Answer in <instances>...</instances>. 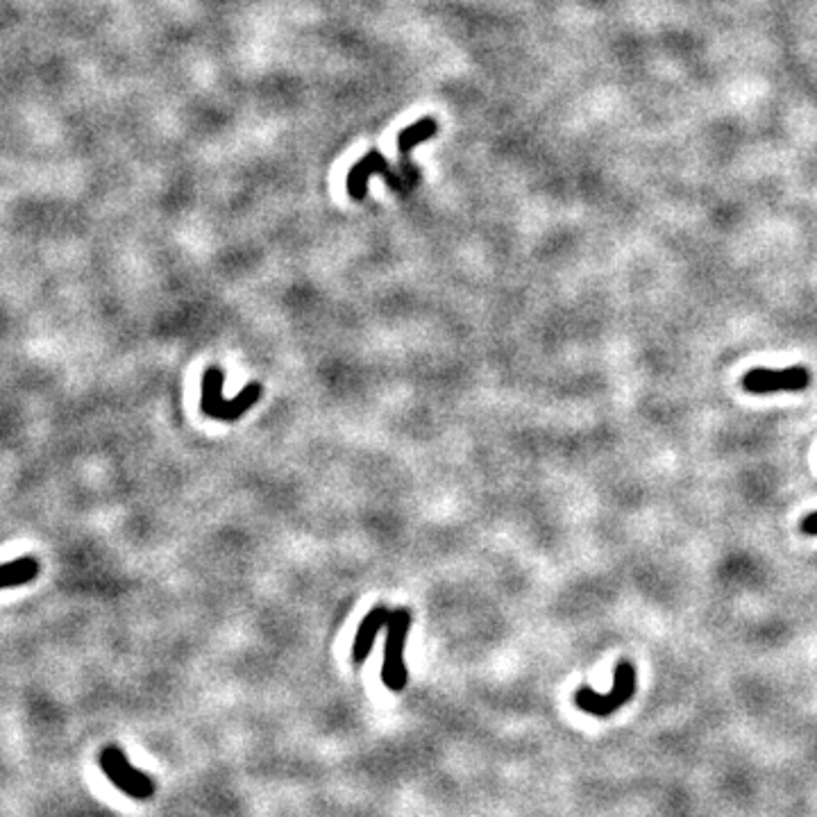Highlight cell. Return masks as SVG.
<instances>
[{
	"instance_id": "1",
	"label": "cell",
	"mask_w": 817,
	"mask_h": 817,
	"mask_svg": "<svg viewBox=\"0 0 817 817\" xmlns=\"http://www.w3.org/2000/svg\"><path fill=\"white\" fill-rule=\"evenodd\" d=\"M635 694V667L629 661H620L613 670L611 693L599 694L590 685H579L575 690V704L579 711L595 717H608L620 711Z\"/></svg>"
},
{
	"instance_id": "2",
	"label": "cell",
	"mask_w": 817,
	"mask_h": 817,
	"mask_svg": "<svg viewBox=\"0 0 817 817\" xmlns=\"http://www.w3.org/2000/svg\"><path fill=\"white\" fill-rule=\"evenodd\" d=\"M261 398V386L250 384L241 390L236 398L225 399L222 398V370L221 368H209L204 372L202 379V399H200V407L202 413L209 418H218V420H236L239 416H243L250 407L259 402Z\"/></svg>"
},
{
	"instance_id": "3",
	"label": "cell",
	"mask_w": 817,
	"mask_h": 817,
	"mask_svg": "<svg viewBox=\"0 0 817 817\" xmlns=\"http://www.w3.org/2000/svg\"><path fill=\"white\" fill-rule=\"evenodd\" d=\"M389 638H386L384 667H381V681L386 688L399 693L407 685V665H404V645H407L408 626H411V613L407 608L390 611L389 617Z\"/></svg>"
},
{
	"instance_id": "4",
	"label": "cell",
	"mask_w": 817,
	"mask_h": 817,
	"mask_svg": "<svg viewBox=\"0 0 817 817\" xmlns=\"http://www.w3.org/2000/svg\"><path fill=\"white\" fill-rule=\"evenodd\" d=\"M100 770L104 772V776L109 779V783L113 788H118L121 792L130 794L132 799H150L154 792V783L148 774H143L141 770H136L130 761H127L125 753L118 747H107L100 753Z\"/></svg>"
},
{
	"instance_id": "5",
	"label": "cell",
	"mask_w": 817,
	"mask_h": 817,
	"mask_svg": "<svg viewBox=\"0 0 817 817\" xmlns=\"http://www.w3.org/2000/svg\"><path fill=\"white\" fill-rule=\"evenodd\" d=\"M811 381L808 370L802 366L785 368V370H767V368H753L743 377V389L753 395L779 393V390H803Z\"/></svg>"
},
{
	"instance_id": "6",
	"label": "cell",
	"mask_w": 817,
	"mask_h": 817,
	"mask_svg": "<svg viewBox=\"0 0 817 817\" xmlns=\"http://www.w3.org/2000/svg\"><path fill=\"white\" fill-rule=\"evenodd\" d=\"M389 617H390V611L384 606L372 608V611L363 617V622L359 625L357 638H354V647H352L354 663L366 661L368 654H370V649H372V643H375L377 634L381 631V626L389 625Z\"/></svg>"
},
{
	"instance_id": "7",
	"label": "cell",
	"mask_w": 817,
	"mask_h": 817,
	"mask_svg": "<svg viewBox=\"0 0 817 817\" xmlns=\"http://www.w3.org/2000/svg\"><path fill=\"white\" fill-rule=\"evenodd\" d=\"M386 168L384 157H379L377 153H370L368 157H363L357 166L352 168L348 177V191L352 198H363L366 195V180L370 177V172H381Z\"/></svg>"
},
{
	"instance_id": "8",
	"label": "cell",
	"mask_w": 817,
	"mask_h": 817,
	"mask_svg": "<svg viewBox=\"0 0 817 817\" xmlns=\"http://www.w3.org/2000/svg\"><path fill=\"white\" fill-rule=\"evenodd\" d=\"M41 566L36 558L23 556L14 558V561L5 563L3 572H0V579H3V588H14V586H23L27 581L34 579L39 575Z\"/></svg>"
},
{
	"instance_id": "9",
	"label": "cell",
	"mask_w": 817,
	"mask_h": 817,
	"mask_svg": "<svg viewBox=\"0 0 817 817\" xmlns=\"http://www.w3.org/2000/svg\"><path fill=\"white\" fill-rule=\"evenodd\" d=\"M436 130H438V123L431 121V118H422V121L413 123L411 127H407V130H404V132H399L398 150L402 154H407L408 150L413 148V145H418V143H420V141H425V139H429V136H434Z\"/></svg>"
},
{
	"instance_id": "10",
	"label": "cell",
	"mask_w": 817,
	"mask_h": 817,
	"mask_svg": "<svg viewBox=\"0 0 817 817\" xmlns=\"http://www.w3.org/2000/svg\"><path fill=\"white\" fill-rule=\"evenodd\" d=\"M802 531L808 536H817V511L811 513L802 520Z\"/></svg>"
}]
</instances>
